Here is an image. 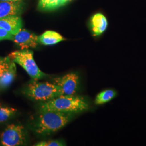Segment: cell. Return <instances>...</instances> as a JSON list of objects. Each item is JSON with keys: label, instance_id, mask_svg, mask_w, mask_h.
I'll return each mask as SVG.
<instances>
[{"label": "cell", "instance_id": "30bf717a", "mask_svg": "<svg viewBox=\"0 0 146 146\" xmlns=\"http://www.w3.org/2000/svg\"><path fill=\"white\" fill-rule=\"evenodd\" d=\"M22 26V19L19 15L11 16L0 19V27L5 29L13 35L21 29Z\"/></svg>", "mask_w": 146, "mask_h": 146}, {"label": "cell", "instance_id": "52a82bcc", "mask_svg": "<svg viewBox=\"0 0 146 146\" xmlns=\"http://www.w3.org/2000/svg\"><path fill=\"white\" fill-rule=\"evenodd\" d=\"M13 41L21 48V50L28 49L29 48H35L38 43L37 35L26 29H22L14 35Z\"/></svg>", "mask_w": 146, "mask_h": 146}, {"label": "cell", "instance_id": "277c9868", "mask_svg": "<svg viewBox=\"0 0 146 146\" xmlns=\"http://www.w3.org/2000/svg\"><path fill=\"white\" fill-rule=\"evenodd\" d=\"M8 57L14 62L23 68L34 80L44 77L46 74L38 67L34 59L33 52L28 49H23L11 52Z\"/></svg>", "mask_w": 146, "mask_h": 146}, {"label": "cell", "instance_id": "8992f818", "mask_svg": "<svg viewBox=\"0 0 146 146\" xmlns=\"http://www.w3.org/2000/svg\"><path fill=\"white\" fill-rule=\"evenodd\" d=\"M54 83L58 86L61 95H73L78 88L79 78L75 73H69L59 78L53 79Z\"/></svg>", "mask_w": 146, "mask_h": 146}, {"label": "cell", "instance_id": "8fae6325", "mask_svg": "<svg viewBox=\"0 0 146 146\" xmlns=\"http://www.w3.org/2000/svg\"><path fill=\"white\" fill-rule=\"evenodd\" d=\"M65 40L59 33L52 31H47L38 36V42L45 46L53 45Z\"/></svg>", "mask_w": 146, "mask_h": 146}, {"label": "cell", "instance_id": "9a60e30c", "mask_svg": "<svg viewBox=\"0 0 146 146\" xmlns=\"http://www.w3.org/2000/svg\"><path fill=\"white\" fill-rule=\"evenodd\" d=\"M16 110L9 107L0 106V123H2L9 120L16 112Z\"/></svg>", "mask_w": 146, "mask_h": 146}, {"label": "cell", "instance_id": "7a4b0ae2", "mask_svg": "<svg viewBox=\"0 0 146 146\" xmlns=\"http://www.w3.org/2000/svg\"><path fill=\"white\" fill-rule=\"evenodd\" d=\"M71 114L56 111H41L35 125V131L40 134L58 131L69 122Z\"/></svg>", "mask_w": 146, "mask_h": 146}, {"label": "cell", "instance_id": "7c38bea8", "mask_svg": "<svg viewBox=\"0 0 146 146\" xmlns=\"http://www.w3.org/2000/svg\"><path fill=\"white\" fill-rule=\"evenodd\" d=\"M16 66L13 61L11 67L0 75V88H7L13 82L16 76Z\"/></svg>", "mask_w": 146, "mask_h": 146}, {"label": "cell", "instance_id": "ba28073f", "mask_svg": "<svg viewBox=\"0 0 146 146\" xmlns=\"http://www.w3.org/2000/svg\"><path fill=\"white\" fill-rule=\"evenodd\" d=\"M23 6V1H0V19L20 15Z\"/></svg>", "mask_w": 146, "mask_h": 146}, {"label": "cell", "instance_id": "e0dca14e", "mask_svg": "<svg viewBox=\"0 0 146 146\" xmlns=\"http://www.w3.org/2000/svg\"><path fill=\"white\" fill-rule=\"evenodd\" d=\"M64 145L61 141L56 140H49L47 141H42L35 145L36 146H62Z\"/></svg>", "mask_w": 146, "mask_h": 146}, {"label": "cell", "instance_id": "2e32d148", "mask_svg": "<svg viewBox=\"0 0 146 146\" xmlns=\"http://www.w3.org/2000/svg\"><path fill=\"white\" fill-rule=\"evenodd\" d=\"M12 63L13 61L8 56L5 58L0 57V75L9 68Z\"/></svg>", "mask_w": 146, "mask_h": 146}, {"label": "cell", "instance_id": "6da1fadb", "mask_svg": "<svg viewBox=\"0 0 146 146\" xmlns=\"http://www.w3.org/2000/svg\"><path fill=\"white\" fill-rule=\"evenodd\" d=\"M89 105L84 98L73 95H60L42 102L40 111H56L67 113H79L88 110Z\"/></svg>", "mask_w": 146, "mask_h": 146}, {"label": "cell", "instance_id": "5b68a950", "mask_svg": "<svg viewBox=\"0 0 146 146\" xmlns=\"http://www.w3.org/2000/svg\"><path fill=\"white\" fill-rule=\"evenodd\" d=\"M2 146H16L23 145L26 141L25 128L20 125H8L0 136Z\"/></svg>", "mask_w": 146, "mask_h": 146}, {"label": "cell", "instance_id": "9c48e42d", "mask_svg": "<svg viewBox=\"0 0 146 146\" xmlns=\"http://www.w3.org/2000/svg\"><path fill=\"white\" fill-rule=\"evenodd\" d=\"M108 20L101 13H96L92 16L90 20V27L94 36L102 35L108 28Z\"/></svg>", "mask_w": 146, "mask_h": 146}, {"label": "cell", "instance_id": "ac0fdd59", "mask_svg": "<svg viewBox=\"0 0 146 146\" xmlns=\"http://www.w3.org/2000/svg\"><path fill=\"white\" fill-rule=\"evenodd\" d=\"M13 38L14 35L13 34L5 30V29L0 27V41L4 40L13 41Z\"/></svg>", "mask_w": 146, "mask_h": 146}, {"label": "cell", "instance_id": "3957f363", "mask_svg": "<svg viewBox=\"0 0 146 146\" xmlns=\"http://www.w3.org/2000/svg\"><path fill=\"white\" fill-rule=\"evenodd\" d=\"M23 93L32 99L43 102L61 95L60 89L55 84L40 82L35 80L28 84Z\"/></svg>", "mask_w": 146, "mask_h": 146}, {"label": "cell", "instance_id": "5bb4252c", "mask_svg": "<svg viewBox=\"0 0 146 146\" xmlns=\"http://www.w3.org/2000/svg\"><path fill=\"white\" fill-rule=\"evenodd\" d=\"M63 6L62 0H40L38 8L44 11H51Z\"/></svg>", "mask_w": 146, "mask_h": 146}, {"label": "cell", "instance_id": "d6986e66", "mask_svg": "<svg viewBox=\"0 0 146 146\" xmlns=\"http://www.w3.org/2000/svg\"><path fill=\"white\" fill-rule=\"evenodd\" d=\"M0 1H14V2H18V1H23V0H0Z\"/></svg>", "mask_w": 146, "mask_h": 146}, {"label": "cell", "instance_id": "4fadbf2b", "mask_svg": "<svg viewBox=\"0 0 146 146\" xmlns=\"http://www.w3.org/2000/svg\"><path fill=\"white\" fill-rule=\"evenodd\" d=\"M116 95L117 92L115 90L112 89H106L97 95L95 103L97 105L104 104L114 99Z\"/></svg>", "mask_w": 146, "mask_h": 146}]
</instances>
